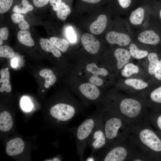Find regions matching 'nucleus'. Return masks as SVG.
<instances>
[{
    "label": "nucleus",
    "mask_w": 161,
    "mask_h": 161,
    "mask_svg": "<svg viewBox=\"0 0 161 161\" xmlns=\"http://www.w3.org/2000/svg\"><path fill=\"white\" fill-rule=\"evenodd\" d=\"M39 44L41 49L44 50L51 52L54 56L59 57L61 53L52 43L49 39L41 38L39 40Z\"/></svg>",
    "instance_id": "2eb2a0df"
},
{
    "label": "nucleus",
    "mask_w": 161,
    "mask_h": 161,
    "mask_svg": "<svg viewBox=\"0 0 161 161\" xmlns=\"http://www.w3.org/2000/svg\"><path fill=\"white\" fill-rule=\"evenodd\" d=\"M71 12L70 7L64 2H61L56 11V16L59 19L65 20Z\"/></svg>",
    "instance_id": "cd10ccee"
},
{
    "label": "nucleus",
    "mask_w": 161,
    "mask_h": 161,
    "mask_svg": "<svg viewBox=\"0 0 161 161\" xmlns=\"http://www.w3.org/2000/svg\"><path fill=\"white\" fill-rule=\"evenodd\" d=\"M144 150L132 134L125 140L109 146L92 156L96 161H131Z\"/></svg>",
    "instance_id": "f257e3e1"
},
{
    "label": "nucleus",
    "mask_w": 161,
    "mask_h": 161,
    "mask_svg": "<svg viewBox=\"0 0 161 161\" xmlns=\"http://www.w3.org/2000/svg\"><path fill=\"white\" fill-rule=\"evenodd\" d=\"M13 122L10 114L4 111L0 114V130L3 131H9L12 127Z\"/></svg>",
    "instance_id": "dca6fc26"
},
{
    "label": "nucleus",
    "mask_w": 161,
    "mask_h": 161,
    "mask_svg": "<svg viewBox=\"0 0 161 161\" xmlns=\"http://www.w3.org/2000/svg\"><path fill=\"white\" fill-rule=\"evenodd\" d=\"M51 116L56 119V122H68L78 114V111L71 104L58 103L51 107L50 110Z\"/></svg>",
    "instance_id": "423d86ee"
},
{
    "label": "nucleus",
    "mask_w": 161,
    "mask_h": 161,
    "mask_svg": "<svg viewBox=\"0 0 161 161\" xmlns=\"http://www.w3.org/2000/svg\"><path fill=\"white\" fill-rule=\"evenodd\" d=\"M86 69L88 72L93 74V75L89 79L90 82L100 80V78L98 77V75L106 76L108 74L107 70L104 68L98 67L96 64L94 63L88 64L86 66Z\"/></svg>",
    "instance_id": "4468645a"
},
{
    "label": "nucleus",
    "mask_w": 161,
    "mask_h": 161,
    "mask_svg": "<svg viewBox=\"0 0 161 161\" xmlns=\"http://www.w3.org/2000/svg\"><path fill=\"white\" fill-rule=\"evenodd\" d=\"M49 40L54 46L62 52H65L69 46L68 42L66 40L57 37H52Z\"/></svg>",
    "instance_id": "b1692460"
},
{
    "label": "nucleus",
    "mask_w": 161,
    "mask_h": 161,
    "mask_svg": "<svg viewBox=\"0 0 161 161\" xmlns=\"http://www.w3.org/2000/svg\"><path fill=\"white\" fill-rule=\"evenodd\" d=\"M155 77L159 80H161V60L159 61L158 65L154 74Z\"/></svg>",
    "instance_id": "58836bf2"
},
{
    "label": "nucleus",
    "mask_w": 161,
    "mask_h": 161,
    "mask_svg": "<svg viewBox=\"0 0 161 161\" xmlns=\"http://www.w3.org/2000/svg\"><path fill=\"white\" fill-rule=\"evenodd\" d=\"M133 134L139 144L153 157L161 161V135L147 119L134 126Z\"/></svg>",
    "instance_id": "7ed1b4c3"
},
{
    "label": "nucleus",
    "mask_w": 161,
    "mask_h": 161,
    "mask_svg": "<svg viewBox=\"0 0 161 161\" xmlns=\"http://www.w3.org/2000/svg\"><path fill=\"white\" fill-rule=\"evenodd\" d=\"M17 38L20 43L26 46L32 47L35 44L30 32L26 30L19 31L17 33Z\"/></svg>",
    "instance_id": "aec40b11"
},
{
    "label": "nucleus",
    "mask_w": 161,
    "mask_h": 161,
    "mask_svg": "<svg viewBox=\"0 0 161 161\" xmlns=\"http://www.w3.org/2000/svg\"><path fill=\"white\" fill-rule=\"evenodd\" d=\"M0 83H1L0 92H2L5 91L7 92H10L11 90V86L9 82V72L6 69H2L0 71Z\"/></svg>",
    "instance_id": "6ab92c4d"
},
{
    "label": "nucleus",
    "mask_w": 161,
    "mask_h": 161,
    "mask_svg": "<svg viewBox=\"0 0 161 161\" xmlns=\"http://www.w3.org/2000/svg\"><path fill=\"white\" fill-rule=\"evenodd\" d=\"M145 11L142 7H139L131 13L129 20L132 24L135 25H141L144 19Z\"/></svg>",
    "instance_id": "a211bd4d"
},
{
    "label": "nucleus",
    "mask_w": 161,
    "mask_h": 161,
    "mask_svg": "<svg viewBox=\"0 0 161 161\" xmlns=\"http://www.w3.org/2000/svg\"><path fill=\"white\" fill-rule=\"evenodd\" d=\"M159 15H160V19L161 20V9L160 10V13H159Z\"/></svg>",
    "instance_id": "37998d69"
},
{
    "label": "nucleus",
    "mask_w": 161,
    "mask_h": 161,
    "mask_svg": "<svg viewBox=\"0 0 161 161\" xmlns=\"http://www.w3.org/2000/svg\"><path fill=\"white\" fill-rule=\"evenodd\" d=\"M102 120L107 141L106 148L125 140L133 134V126L106 109L103 111Z\"/></svg>",
    "instance_id": "f03ea898"
},
{
    "label": "nucleus",
    "mask_w": 161,
    "mask_h": 161,
    "mask_svg": "<svg viewBox=\"0 0 161 161\" xmlns=\"http://www.w3.org/2000/svg\"><path fill=\"white\" fill-rule=\"evenodd\" d=\"M17 61L18 60L16 58H14L12 60L11 65L12 67H15L17 65Z\"/></svg>",
    "instance_id": "ea45409f"
},
{
    "label": "nucleus",
    "mask_w": 161,
    "mask_h": 161,
    "mask_svg": "<svg viewBox=\"0 0 161 161\" xmlns=\"http://www.w3.org/2000/svg\"><path fill=\"white\" fill-rule=\"evenodd\" d=\"M52 161H60V159L58 157H55L53 159Z\"/></svg>",
    "instance_id": "79ce46f5"
},
{
    "label": "nucleus",
    "mask_w": 161,
    "mask_h": 161,
    "mask_svg": "<svg viewBox=\"0 0 161 161\" xmlns=\"http://www.w3.org/2000/svg\"><path fill=\"white\" fill-rule=\"evenodd\" d=\"M106 38L110 44H116L121 47L127 46L131 42V38L128 34L114 31L108 33Z\"/></svg>",
    "instance_id": "0eeeda50"
},
{
    "label": "nucleus",
    "mask_w": 161,
    "mask_h": 161,
    "mask_svg": "<svg viewBox=\"0 0 161 161\" xmlns=\"http://www.w3.org/2000/svg\"><path fill=\"white\" fill-rule=\"evenodd\" d=\"M107 17L104 14L99 16L97 19L91 24L89 30L92 34L97 35L102 32L105 29L107 25Z\"/></svg>",
    "instance_id": "f8f14e48"
},
{
    "label": "nucleus",
    "mask_w": 161,
    "mask_h": 161,
    "mask_svg": "<svg viewBox=\"0 0 161 161\" xmlns=\"http://www.w3.org/2000/svg\"><path fill=\"white\" fill-rule=\"evenodd\" d=\"M11 19L15 24H18V27L21 30H26L30 28V25L24 18V16L20 13H13L11 16Z\"/></svg>",
    "instance_id": "4be33fe9"
},
{
    "label": "nucleus",
    "mask_w": 161,
    "mask_h": 161,
    "mask_svg": "<svg viewBox=\"0 0 161 161\" xmlns=\"http://www.w3.org/2000/svg\"><path fill=\"white\" fill-rule=\"evenodd\" d=\"M125 83L137 90H141L148 86V84L140 79H128L124 81Z\"/></svg>",
    "instance_id": "bb28decb"
},
{
    "label": "nucleus",
    "mask_w": 161,
    "mask_h": 161,
    "mask_svg": "<svg viewBox=\"0 0 161 161\" xmlns=\"http://www.w3.org/2000/svg\"><path fill=\"white\" fill-rule=\"evenodd\" d=\"M13 0H0V13H4L10 8Z\"/></svg>",
    "instance_id": "72a5a7b5"
},
{
    "label": "nucleus",
    "mask_w": 161,
    "mask_h": 161,
    "mask_svg": "<svg viewBox=\"0 0 161 161\" xmlns=\"http://www.w3.org/2000/svg\"><path fill=\"white\" fill-rule=\"evenodd\" d=\"M120 6L123 8H127L130 6L131 0H117Z\"/></svg>",
    "instance_id": "4c0bfd02"
},
{
    "label": "nucleus",
    "mask_w": 161,
    "mask_h": 161,
    "mask_svg": "<svg viewBox=\"0 0 161 161\" xmlns=\"http://www.w3.org/2000/svg\"><path fill=\"white\" fill-rule=\"evenodd\" d=\"M79 89L83 95L90 100H97L100 95L99 89L95 85L92 83H83L80 85Z\"/></svg>",
    "instance_id": "9d476101"
},
{
    "label": "nucleus",
    "mask_w": 161,
    "mask_h": 161,
    "mask_svg": "<svg viewBox=\"0 0 161 161\" xmlns=\"http://www.w3.org/2000/svg\"><path fill=\"white\" fill-rule=\"evenodd\" d=\"M82 1L90 3L95 4L100 1L101 0H81Z\"/></svg>",
    "instance_id": "a19ab883"
},
{
    "label": "nucleus",
    "mask_w": 161,
    "mask_h": 161,
    "mask_svg": "<svg viewBox=\"0 0 161 161\" xmlns=\"http://www.w3.org/2000/svg\"><path fill=\"white\" fill-rule=\"evenodd\" d=\"M138 72L139 68L137 66L132 63H127L125 65L121 74L123 77H128Z\"/></svg>",
    "instance_id": "c85d7f7f"
},
{
    "label": "nucleus",
    "mask_w": 161,
    "mask_h": 161,
    "mask_svg": "<svg viewBox=\"0 0 161 161\" xmlns=\"http://www.w3.org/2000/svg\"><path fill=\"white\" fill-rule=\"evenodd\" d=\"M49 0H33L35 5L38 7H42L46 5Z\"/></svg>",
    "instance_id": "e433bc0d"
},
{
    "label": "nucleus",
    "mask_w": 161,
    "mask_h": 161,
    "mask_svg": "<svg viewBox=\"0 0 161 161\" xmlns=\"http://www.w3.org/2000/svg\"><path fill=\"white\" fill-rule=\"evenodd\" d=\"M147 119L152 126L161 135V111H150Z\"/></svg>",
    "instance_id": "f3484780"
},
{
    "label": "nucleus",
    "mask_w": 161,
    "mask_h": 161,
    "mask_svg": "<svg viewBox=\"0 0 161 161\" xmlns=\"http://www.w3.org/2000/svg\"><path fill=\"white\" fill-rule=\"evenodd\" d=\"M9 32L8 29L6 27H3L0 29V45H2L3 40L7 39Z\"/></svg>",
    "instance_id": "f704fd0d"
},
{
    "label": "nucleus",
    "mask_w": 161,
    "mask_h": 161,
    "mask_svg": "<svg viewBox=\"0 0 161 161\" xmlns=\"http://www.w3.org/2000/svg\"><path fill=\"white\" fill-rule=\"evenodd\" d=\"M39 74L40 76L45 79L44 85L46 88H48L50 86L52 85L56 81V76L50 69H42L39 72Z\"/></svg>",
    "instance_id": "412c9836"
},
{
    "label": "nucleus",
    "mask_w": 161,
    "mask_h": 161,
    "mask_svg": "<svg viewBox=\"0 0 161 161\" xmlns=\"http://www.w3.org/2000/svg\"><path fill=\"white\" fill-rule=\"evenodd\" d=\"M107 140L103 128L102 116L88 139V145L91 149L92 155H93L105 149L107 147Z\"/></svg>",
    "instance_id": "39448f33"
},
{
    "label": "nucleus",
    "mask_w": 161,
    "mask_h": 161,
    "mask_svg": "<svg viewBox=\"0 0 161 161\" xmlns=\"http://www.w3.org/2000/svg\"><path fill=\"white\" fill-rule=\"evenodd\" d=\"M24 147V143L23 140L20 138H16L8 142L6 151L10 156L17 155L23 151Z\"/></svg>",
    "instance_id": "9b49d317"
},
{
    "label": "nucleus",
    "mask_w": 161,
    "mask_h": 161,
    "mask_svg": "<svg viewBox=\"0 0 161 161\" xmlns=\"http://www.w3.org/2000/svg\"><path fill=\"white\" fill-rule=\"evenodd\" d=\"M20 104L22 109L25 111L29 112L32 109V104L30 99L27 97H22L21 100Z\"/></svg>",
    "instance_id": "2f4dec72"
},
{
    "label": "nucleus",
    "mask_w": 161,
    "mask_h": 161,
    "mask_svg": "<svg viewBox=\"0 0 161 161\" xmlns=\"http://www.w3.org/2000/svg\"><path fill=\"white\" fill-rule=\"evenodd\" d=\"M62 0H49L50 5L52 6L53 11H57L61 3Z\"/></svg>",
    "instance_id": "c9c22d12"
},
{
    "label": "nucleus",
    "mask_w": 161,
    "mask_h": 161,
    "mask_svg": "<svg viewBox=\"0 0 161 161\" xmlns=\"http://www.w3.org/2000/svg\"><path fill=\"white\" fill-rule=\"evenodd\" d=\"M137 39L141 43L152 45L158 44L160 40L159 35L151 30H145L140 32L137 36Z\"/></svg>",
    "instance_id": "1a4fd4ad"
},
{
    "label": "nucleus",
    "mask_w": 161,
    "mask_h": 161,
    "mask_svg": "<svg viewBox=\"0 0 161 161\" xmlns=\"http://www.w3.org/2000/svg\"><path fill=\"white\" fill-rule=\"evenodd\" d=\"M147 57L149 61L148 72L151 75H154L159 62L158 56L156 53L151 52L148 54Z\"/></svg>",
    "instance_id": "5701e85b"
},
{
    "label": "nucleus",
    "mask_w": 161,
    "mask_h": 161,
    "mask_svg": "<svg viewBox=\"0 0 161 161\" xmlns=\"http://www.w3.org/2000/svg\"><path fill=\"white\" fill-rule=\"evenodd\" d=\"M81 41L85 49L89 52L95 54L98 51L100 42L93 35L88 33L84 34L81 37Z\"/></svg>",
    "instance_id": "6e6552de"
},
{
    "label": "nucleus",
    "mask_w": 161,
    "mask_h": 161,
    "mask_svg": "<svg viewBox=\"0 0 161 161\" xmlns=\"http://www.w3.org/2000/svg\"><path fill=\"white\" fill-rule=\"evenodd\" d=\"M66 34L67 38L70 43L73 44L76 41V35L72 27L70 26L66 28Z\"/></svg>",
    "instance_id": "473e14b6"
},
{
    "label": "nucleus",
    "mask_w": 161,
    "mask_h": 161,
    "mask_svg": "<svg viewBox=\"0 0 161 161\" xmlns=\"http://www.w3.org/2000/svg\"><path fill=\"white\" fill-rule=\"evenodd\" d=\"M129 48L131 55L134 58L142 59L147 56L148 54L147 51L139 49L134 43L131 44Z\"/></svg>",
    "instance_id": "393cba45"
},
{
    "label": "nucleus",
    "mask_w": 161,
    "mask_h": 161,
    "mask_svg": "<svg viewBox=\"0 0 161 161\" xmlns=\"http://www.w3.org/2000/svg\"><path fill=\"white\" fill-rule=\"evenodd\" d=\"M42 91L43 92H44V90H42Z\"/></svg>",
    "instance_id": "c03bdc74"
},
{
    "label": "nucleus",
    "mask_w": 161,
    "mask_h": 161,
    "mask_svg": "<svg viewBox=\"0 0 161 161\" xmlns=\"http://www.w3.org/2000/svg\"><path fill=\"white\" fill-rule=\"evenodd\" d=\"M150 98L152 102L161 104V86L152 91L150 95Z\"/></svg>",
    "instance_id": "7c9ffc66"
},
{
    "label": "nucleus",
    "mask_w": 161,
    "mask_h": 161,
    "mask_svg": "<svg viewBox=\"0 0 161 161\" xmlns=\"http://www.w3.org/2000/svg\"><path fill=\"white\" fill-rule=\"evenodd\" d=\"M14 54L13 49L7 45L0 46V58H10L13 57Z\"/></svg>",
    "instance_id": "c756f323"
},
{
    "label": "nucleus",
    "mask_w": 161,
    "mask_h": 161,
    "mask_svg": "<svg viewBox=\"0 0 161 161\" xmlns=\"http://www.w3.org/2000/svg\"><path fill=\"white\" fill-rule=\"evenodd\" d=\"M103 111L97 112L88 117L80 125L73 127L72 132L75 137L77 154L80 160H83L88 140L96 125L101 118Z\"/></svg>",
    "instance_id": "20e7f679"
},
{
    "label": "nucleus",
    "mask_w": 161,
    "mask_h": 161,
    "mask_svg": "<svg viewBox=\"0 0 161 161\" xmlns=\"http://www.w3.org/2000/svg\"><path fill=\"white\" fill-rule=\"evenodd\" d=\"M114 55L117 61V67L119 69H121L129 63L131 56L128 50L122 48L116 49Z\"/></svg>",
    "instance_id": "ddd939ff"
},
{
    "label": "nucleus",
    "mask_w": 161,
    "mask_h": 161,
    "mask_svg": "<svg viewBox=\"0 0 161 161\" xmlns=\"http://www.w3.org/2000/svg\"><path fill=\"white\" fill-rule=\"evenodd\" d=\"M33 9V6L29 4L27 0H22L21 4L15 5L13 7V11L15 13L25 14Z\"/></svg>",
    "instance_id": "a878e982"
}]
</instances>
